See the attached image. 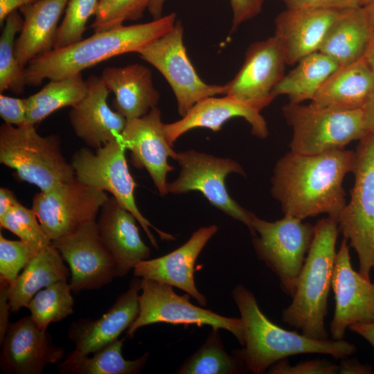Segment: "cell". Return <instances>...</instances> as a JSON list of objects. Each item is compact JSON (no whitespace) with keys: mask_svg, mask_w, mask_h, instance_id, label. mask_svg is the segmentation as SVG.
I'll list each match as a JSON object with an SVG mask.
<instances>
[{"mask_svg":"<svg viewBox=\"0 0 374 374\" xmlns=\"http://www.w3.org/2000/svg\"><path fill=\"white\" fill-rule=\"evenodd\" d=\"M355 152L345 149L307 155L290 152L276 163L271 193L285 215L301 220L327 214L337 220L346 204L343 181Z\"/></svg>","mask_w":374,"mask_h":374,"instance_id":"6da1fadb","label":"cell"},{"mask_svg":"<svg viewBox=\"0 0 374 374\" xmlns=\"http://www.w3.org/2000/svg\"><path fill=\"white\" fill-rule=\"evenodd\" d=\"M176 13L143 24L121 25L95 32L68 46L53 48L31 60L25 67L28 86L39 85L45 79L55 80L78 75L87 68L114 56L139 50L171 30Z\"/></svg>","mask_w":374,"mask_h":374,"instance_id":"7a4b0ae2","label":"cell"},{"mask_svg":"<svg viewBox=\"0 0 374 374\" xmlns=\"http://www.w3.org/2000/svg\"><path fill=\"white\" fill-rule=\"evenodd\" d=\"M238 308L243 328L244 344L233 354L254 374L265 373L277 362L290 356L306 353L345 358L357 350L350 342L315 339L302 333L282 328L269 320L260 309L254 295L239 284L231 292Z\"/></svg>","mask_w":374,"mask_h":374,"instance_id":"3957f363","label":"cell"},{"mask_svg":"<svg viewBox=\"0 0 374 374\" xmlns=\"http://www.w3.org/2000/svg\"><path fill=\"white\" fill-rule=\"evenodd\" d=\"M339 233L337 222L328 216L314 225L313 240L299 275L292 301L282 312V321L315 339H327L324 321Z\"/></svg>","mask_w":374,"mask_h":374,"instance_id":"277c9868","label":"cell"},{"mask_svg":"<svg viewBox=\"0 0 374 374\" xmlns=\"http://www.w3.org/2000/svg\"><path fill=\"white\" fill-rule=\"evenodd\" d=\"M60 143L57 135H39L35 125L4 123L0 127V162L15 170L20 181L46 191L75 176Z\"/></svg>","mask_w":374,"mask_h":374,"instance_id":"5b68a950","label":"cell"},{"mask_svg":"<svg viewBox=\"0 0 374 374\" xmlns=\"http://www.w3.org/2000/svg\"><path fill=\"white\" fill-rule=\"evenodd\" d=\"M292 127L290 151L307 155L342 150L368 132L363 109L339 111L310 105L290 103L282 108Z\"/></svg>","mask_w":374,"mask_h":374,"instance_id":"8992f818","label":"cell"},{"mask_svg":"<svg viewBox=\"0 0 374 374\" xmlns=\"http://www.w3.org/2000/svg\"><path fill=\"white\" fill-rule=\"evenodd\" d=\"M350 199L337 222L339 232L357 252L359 272L371 279L374 269V132L360 140L355 152Z\"/></svg>","mask_w":374,"mask_h":374,"instance_id":"52a82bcc","label":"cell"},{"mask_svg":"<svg viewBox=\"0 0 374 374\" xmlns=\"http://www.w3.org/2000/svg\"><path fill=\"white\" fill-rule=\"evenodd\" d=\"M125 150L120 136L96 149L95 152L87 148H80L73 154L71 164L76 177L81 182L111 193L123 207L131 212L157 249L158 244L150 228H152L161 240H173L175 238L154 226L137 207L134 195L136 184L128 168Z\"/></svg>","mask_w":374,"mask_h":374,"instance_id":"ba28073f","label":"cell"},{"mask_svg":"<svg viewBox=\"0 0 374 374\" xmlns=\"http://www.w3.org/2000/svg\"><path fill=\"white\" fill-rule=\"evenodd\" d=\"M253 228L252 243L258 259L278 276L281 290L292 296L313 240L314 226L290 215L269 222L254 214Z\"/></svg>","mask_w":374,"mask_h":374,"instance_id":"9c48e42d","label":"cell"},{"mask_svg":"<svg viewBox=\"0 0 374 374\" xmlns=\"http://www.w3.org/2000/svg\"><path fill=\"white\" fill-rule=\"evenodd\" d=\"M139 294V312L129 328L126 337L132 339L140 328L165 323L188 327L209 326L231 332L240 344H244L243 328L240 318L227 317L211 310L193 305L190 296L178 295L173 287L150 279L142 278Z\"/></svg>","mask_w":374,"mask_h":374,"instance_id":"30bf717a","label":"cell"},{"mask_svg":"<svg viewBox=\"0 0 374 374\" xmlns=\"http://www.w3.org/2000/svg\"><path fill=\"white\" fill-rule=\"evenodd\" d=\"M175 161L180 167L178 177L168 183V193L183 194L197 190L217 209L247 226L252 235L254 213L241 206L229 194L225 179L232 172L244 175L236 161L188 150L177 152Z\"/></svg>","mask_w":374,"mask_h":374,"instance_id":"8fae6325","label":"cell"},{"mask_svg":"<svg viewBox=\"0 0 374 374\" xmlns=\"http://www.w3.org/2000/svg\"><path fill=\"white\" fill-rule=\"evenodd\" d=\"M183 37L182 24L177 20L171 30L137 51L166 78L182 117L201 100L225 95L226 89L225 84H209L200 78L188 56Z\"/></svg>","mask_w":374,"mask_h":374,"instance_id":"7c38bea8","label":"cell"},{"mask_svg":"<svg viewBox=\"0 0 374 374\" xmlns=\"http://www.w3.org/2000/svg\"><path fill=\"white\" fill-rule=\"evenodd\" d=\"M108 198L105 191L90 187L75 176L35 194L32 208L53 241L74 233L88 222L96 220Z\"/></svg>","mask_w":374,"mask_h":374,"instance_id":"4fadbf2b","label":"cell"},{"mask_svg":"<svg viewBox=\"0 0 374 374\" xmlns=\"http://www.w3.org/2000/svg\"><path fill=\"white\" fill-rule=\"evenodd\" d=\"M51 244L69 266L72 292L101 288L116 277L115 262L100 238L96 220Z\"/></svg>","mask_w":374,"mask_h":374,"instance_id":"5bb4252c","label":"cell"},{"mask_svg":"<svg viewBox=\"0 0 374 374\" xmlns=\"http://www.w3.org/2000/svg\"><path fill=\"white\" fill-rule=\"evenodd\" d=\"M285 65L283 50L275 35L252 43L239 71L225 84V95L262 109L276 98L274 91L285 75Z\"/></svg>","mask_w":374,"mask_h":374,"instance_id":"9a60e30c","label":"cell"},{"mask_svg":"<svg viewBox=\"0 0 374 374\" xmlns=\"http://www.w3.org/2000/svg\"><path fill=\"white\" fill-rule=\"evenodd\" d=\"M332 287L335 301L330 325L332 339H344L346 328L353 324L374 322V282L353 269L348 240L344 238L337 251Z\"/></svg>","mask_w":374,"mask_h":374,"instance_id":"2e32d148","label":"cell"},{"mask_svg":"<svg viewBox=\"0 0 374 374\" xmlns=\"http://www.w3.org/2000/svg\"><path fill=\"white\" fill-rule=\"evenodd\" d=\"M163 125L161 111L155 107L142 117L127 120L121 135L133 165L148 171L161 196L168 193L166 177L173 170L168 158L175 160L177 154L166 138Z\"/></svg>","mask_w":374,"mask_h":374,"instance_id":"e0dca14e","label":"cell"},{"mask_svg":"<svg viewBox=\"0 0 374 374\" xmlns=\"http://www.w3.org/2000/svg\"><path fill=\"white\" fill-rule=\"evenodd\" d=\"M1 345L0 367L7 374H41L48 364L65 357L64 349L30 316L10 323Z\"/></svg>","mask_w":374,"mask_h":374,"instance_id":"ac0fdd59","label":"cell"},{"mask_svg":"<svg viewBox=\"0 0 374 374\" xmlns=\"http://www.w3.org/2000/svg\"><path fill=\"white\" fill-rule=\"evenodd\" d=\"M217 231L218 226L215 224L200 227L193 233L188 241L172 252L139 262L133 269L134 276L175 287L194 298L199 305L205 306L207 299L195 283V263Z\"/></svg>","mask_w":374,"mask_h":374,"instance_id":"d6986e66","label":"cell"},{"mask_svg":"<svg viewBox=\"0 0 374 374\" xmlns=\"http://www.w3.org/2000/svg\"><path fill=\"white\" fill-rule=\"evenodd\" d=\"M141 282L142 278L134 276L127 290L99 319H80L71 324L68 337L74 344L75 352L91 355L118 339L129 328L139 312Z\"/></svg>","mask_w":374,"mask_h":374,"instance_id":"ffe728a7","label":"cell"},{"mask_svg":"<svg viewBox=\"0 0 374 374\" xmlns=\"http://www.w3.org/2000/svg\"><path fill=\"white\" fill-rule=\"evenodd\" d=\"M85 96L69 113L70 124L76 136L92 148L98 149L119 138L127 119L107 104L110 92L101 77L91 75L87 80Z\"/></svg>","mask_w":374,"mask_h":374,"instance_id":"44dd1931","label":"cell"},{"mask_svg":"<svg viewBox=\"0 0 374 374\" xmlns=\"http://www.w3.org/2000/svg\"><path fill=\"white\" fill-rule=\"evenodd\" d=\"M262 109L233 96H211L197 103L181 119L164 124L166 138L170 145L184 133L195 128H208L215 132L225 122L234 117L244 118L251 127V133L259 139L267 137L269 131Z\"/></svg>","mask_w":374,"mask_h":374,"instance_id":"7402d4cb","label":"cell"},{"mask_svg":"<svg viewBox=\"0 0 374 374\" xmlns=\"http://www.w3.org/2000/svg\"><path fill=\"white\" fill-rule=\"evenodd\" d=\"M341 11L286 8L275 19V34L284 52L286 64L294 65L319 51L324 38Z\"/></svg>","mask_w":374,"mask_h":374,"instance_id":"603a6c76","label":"cell"},{"mask_svg":"<svg viewBox=\"0 0 374 374\" xmlns=\"http://www.w3.org/2000/svg\"><path fill=\"white\" fill-rule=\"evenodd\" d=\"M136 221L113 197L99 212L96 221L99 233L115 262L116 277L127 275L139 262L150 257V250L140 236Z\"/></svg>","mask_w":374,"mask_h":374,"instance_id":"cb8c5ba5","label":"cell"},{"mask_svg":"<svg viewBox=\"0 0 374 374\" xmlns=\"http://www.w3.org/2000/svg\"><path fill=\"white\" fill-rule=\"evenodd\" d=\"M100 77L114 94L113 108L127 120L145 116L159 103L152 72L141 64L106 67Z\"/></svg>","mask_w":374,"mask_h":374,"instance_id":"d4e9b609","label":"cell"},{"mask_svg":"<svg viewBox=\"0 0 374 374\" xmlns=\"http://www.w3.org/2000/svg\"><path fill=\"white\" fill-rule=\"evenodd\" d=\"M69 0H39L19 9L24 23L15 39V53L26 66L35 57L54 48L58 22Z\"/></svg>","mask_w":374,"mask_h":374,"instance_id":"484cf974","label":"cell"},{"mask_svg":"<svg viewBox=\"0 0 374 374\" xmlns=\"http://www.w3.org/2000/svg\"><path fill=\"white\" fill-rule=\"evenodd\" d=\"M374 96V75L365 59L339 66L323 82L311 103L319 107L350 111L363 109Z\"/></svg>","mask_w":374,"mask_h":374,"instance_id":"4316f807","label":"cell"},{"mask_svg":"<svg viewBox=\"0 0 374 374\" xmlns=\"http://www.w3.org/2000/svg\"><path fill=\"white\" fill-rule=\"evenodd\" d=\"M70 274L61 253L51 244L34 256L9 285L7 296L10 312L27 307L39 291L56 282L67 281Z\"/></svg>","mask_w":374,"mask_h":374,"instance_id":"83f0119b","label":"cell"},{"mask_svg":"<svg viewBox=\"0 0 374 374\" xmlns=\"http://www.w3.org/2000/svg\"><path fill=\"white\" fill-rule=\"evenodd\" d=\"M371 36V28L362 8L341 11L330 27L319 51L339 66L364 57Z\"/></svg>","mask_w":374,"mask_h":374,"instance_id":"f1b7e54d","label":"cell"},{"mask_svg":"<svg viewBox=\"0 0 374 374\" xmlns=\"http://www.w3.org/2000/svg\"><path fill=\"white\" fill-rule=\"evenodd\" d=\"M125 338L114 341L89 355L73 350L57 365V371L64 374H137L145 366L149 353L136 359H125L122 348Z\"/></svg>","mask_w":374,"mask_h":374,"instance_id":"f546056e","label":"cell"},{"mask_svg":"<svg viewBox=\"0 0 374 374\" xmlns=\"http://www.w3.org/2000/svg\"><path fill=\"white\" fill-rule=\"evenodd\" d=\"M339 66L334 60L320 51L311 53L284 75L274 94L276 97L287 96L290 103L312 100L321 86Z\"/></svg>","mask_w":374,"mask_h":374,"instance_id":"4dcf8cb0","label":"cell"},{"mask_svg":"<svg viewBox=\"0 0 374 374\" xmlns=\"http://www.w3.org/2000/svg\"><path fill=\"white\" fill-rule=\"evenodd\" d=\"M50 81L38 92L26 98V125H36L52 113L76 105L87 91L81 73Z\"/></svg>","mask_w":374,"mask_h":374,"instance_id":"1f68e13d","label":"cell"},{"mask_svg":"<svg viewBox=\"0 0 374 374\" xmlns=\"http://www.w3.org/2000/svg\"><path fill=\"white\" fill-rule=\"evenodd\" d=\"M219 330L212 328L204 343L186 359L176 373L237 374L247 371L233 353L225 350Z\"/></svg>","mask_w":374,"mask_h":374,"instance_id":"d6a6232c","label":"cell"},{"mask_svg":"<svg viewBox=\"0 0 374 374\" xmlns=\"http://www.w3.org/2000/svg\"><path fill=\"white\" fill-rule=\"evenodd\" d=\"M24 19L18 10L6 19L0 37V92L10 90L22 94L27 86L25 67L18 61L15 53V36L20 33Z\"/></svg>","mask_w":374,"mask_h":374,"instance_id":"836d02e7","label":"cell"},{"mask_svg":"<svg viewBox=\"0 0 374 374\" xmlns=\"http://www.w3.org/2000/svg\"><path fill=\"white\" fill-rule=\"evenodd\" d=\"M70 284L58 281L39 291L26 308L30 318L42 331L51 323L58 322L73 312L74 299Z\"/></svg>","mask_w":374,"mask_h":374,"instance_id":"e575fe53","label":"cell"},{"mask_svg":"<svg viewBox=\"0 0 374 374\" xmlns=\"http://www.w3.org/2000/svg\"><path fill=\"white\" fill-rule=\"evenodd\" d=\"M0 226L26 243L35 255L52 242L41 226L34 210L23 206L20 202L0 219Z\"/></svg>","mask_w":374,"mask_h":374,"instance_id":"d590c367","label":"cell"},{"mask_svg":"<svg viewBox=\"0 0 374 374\" xmlns=\"http://www.w3.org/2000/svg\"><path fill=\"white\" fill-rule=\"evenodd\" d=\"M151 0H99L91 28L95 32L136 21L143 16Z\"/></svg>","mask_w":374,"mask_h":374,"instance_id":"8d00e7d4","label":"cell"},{"mask_svg":"<svg viewBox=\"0 0 374 374\" xmlns=\"http://www.w3.org/2000/svg\"><path fill=\"white\" fill-rule=\"evenodd\" d=\"M98 2L99 0H69L54 48H64L83 39L87 21L95 15Z\"/></svg>","mask_w":374,"mask_h":374,"instance_id":"74e56055","label":"cell"},{"mask_svg":"<svg viewBox=\"0 0 374 374\" xmlns=\"http://www.w3.org/2000/svg\"><path fill=\"white\" fill-rule=\"evenodd\" d=\"M34 256L24 242L8 240L1 233L0 280L11 284Z\"/></svg>","mask_w":374,"mask_h":374,"instance_id":"f35d334b","label":"cell"},{"mask_svg":"<svg viewBox=\"0 0 374 374\" xmlns=\"http://www.w3.org/2000/svg\"><path fill=\"white\" fill-rule=\"evenodd\" d=\"M166 0H151L148 10L153 19L162 17ZM233 11L231 31H235L243 22L247 21L262 10L265 0H229Z\"/></svg>","mask_w":374,"mask_h":374,"instance_id":"ab89813d","label":"cell"},{"mask_svg":"<svg viewBox=\"0 0 374 374\" xmlns=\"http://www.w3.org/2000/svg\"><path fill=\"white\" fill-rule=\"evenodd\" d=\"M338 365L330 364L325 359L305 361L291 366L285 358L272 365L267 373L270 374H333L338 373Z\"/></svg>","mask_w":374,"mask_h":374,"instance_id":"60d3db41","label":"cell"},{"mask_svg":"<svg viewBox=\"0 0 374 374\" xmlns=\"http://www.w3.org/2000/svg\"><path fill=\"white\" fill-rule=\"evenodd\" d=\"M26 99L0 94V116L5 123L21 127L26 125Z\"/></svg>","mask_w":374,"mask_h":374,"instance_id":"b9f144b4","label":"cell"},{"mask_svg":"<svg viewBox=\"0 0 374 374\" xmlns=\"http://www.w3.org/2000/svg\"><path fill=\"white\" fill-rule=\"evenodd\" d=\"M286 8L323 9L342 11L360 7V0H282Z\"/></svg>","mask_w":374,"mask_h":374,"instance_id":"7bdbcfd3","label":"cell"},{"mask_svg":"<svg viewBox=\"0 0 374 374\" xmlns=\"http://www.w3.org/2000/svg\"><path fill=\"white\" fill-rule=\"evenodd\" d=\"M8 287V283L0 280V343L2 342L10 325L8 317L10 308L7 296Z\"/></svg>","mask_w":374,"mask_h":374,"instance_id":"ee69618b","label":"cell"},{"mask_svg":"<svg viewBox=\"0 0 374 374\" xmlns=\"http://www.w3.org/2000/svg\"><path fill=\"white\" fill-rule=\"evenodd\" d=\"M373 368L369 365L359 363L357 360L343 358L339 365L338 373L348 374H369L373 373Z\"/></svg>","mask_w":374,"mask_h":374,"instance_id":"f6af8a7d","label":"cell"},{"mask_svg":"<svg viewBox=\"0 0 374 374\" xmlns=\"http://www.w3.org/2000/svg\"><path fill=\"white\" fill-rule=\"evenodd\" d=\"M39 0H0V24L3 25L6 17L20 8Z\"/></svg>","mask_w":374,"mask_h":374,"instance_id":"bcb514c9","label":"cell"},{"mask_svg":"<svg viewBox=\"0 0 374 374\" xmlns=\"http://www.w3.org/2000/svg\"><path fill=\"white\" fill-rule=\"evenodd\" d=\"M19 202L14 193L8 188H0V219L8 213Z\"/></svg>","mask_w":374,"mask_h":374,"instance_id":"7dc6e473","label":"cell"},{"mask_svg":"<svg viewBox=\"0 0 374 374\" xmlns=\"http://www.w3.org/2000/svg\"><path fill=\"white\" fill-rule=\"evenodd\" d=\"M348 328L365 339L374 348V322L355 323Z\"/></svg>","mask_w":374,"mask_h":374,"instance_id":"c3c4849f","label":"cell"},{"mask_svg":"<svg viewBox=\"0 0 374 374\" xmlns=\"http://www.w3.org/2000/svg\"><path fill=\"white\" fill-rule=\"evenodd\" d=\"M366 125L370 132H374V96L367 103L363 108Z\"/></svg>","mask_w":374,"mask_h":374,"instance_id":"681fc988","label":"cell"},{"mask_svg":"<svg viewBox=\"0 0 374 374\" xmlns=\"http://www.w3.org/2000/svg\"><path fill=\"white\" fill-rule=\"evenodd\" d=\"M364 58L369 66L374 75V31L371 30V36Z\"/></svg>","mask_w":374,"mask_h":374,"instance_id":"f907efd6","label":"cell"},{"mask_svg":"<svg viewBox=\"0 0 374 374\" xmlns=\"http://www.w3.org/2000/svg\"><path fill=\"white\" fill-rule=\"evenodd\" d=\"M361 7L364 10L371 30L374 31V0Z\"/></svg>","mask_w":374,"mask_h":374,"instance_id":"816d5d0a","label":"cell"},{"mask_svg":"<svg viewBox=\"0 0 374 374\" xmlns=\"http://www.w3.org/2000/svg\"><path fill=\"white\" fill-rule=\"evenodd\" d=\"M371 1L372 0H360V6H364L365 4L368 3Z\"/></svg>","mask_w":374,"mask_h":374,"instance_id":"f5cc1de1","label":"cell"}]
</instances>
